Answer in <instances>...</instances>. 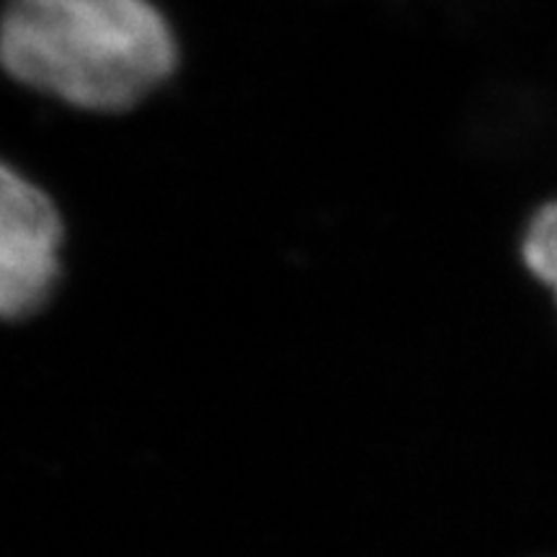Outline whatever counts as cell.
Listing matches in <instances>:
<instances>
[{
    "label": "cell",
    "instance_id": "6da1fadb",
    "mask_svg": "<svg viewBox=\"0 0 557 557\" xmlns=\"http://www.w3.org/2000/svg\"><path fill=\"white\" fill-rule=\"evenodd\" d=\"M3 62L70 107L124 111L171 78L178 50L150 0H9Z\"/></svg>",
    "mask_w": 557,
    "mask_h": 557
},
{
    "label": "cell",
    "instance_id": "7a4b0ae2",
    "mask_svg": "<svg viewBox=\"0 0 557 557\" xmlns=\"http://www.w3.org/2000/svg\"><path fill=\"white\" fill-rule=\"evenodd\" d=\"M62 222L52 199L11 165L0 186V310L24 320L58 287Z\"/></svg>",
    "mask_w": 557,
    "mask_h": 557
},
{
    "label": "cell",
    "instance_id": "3957f363",
    "mask_svg": "<svg viewBox=\"0 0 557 557\" xmlns=\"http://www.w3.org/2000/svg\"><path fill=\"white\" fill-rule=\"evenodd\" d=\"M521 256L527 269L540 278L557 299V201H549L529 222Z\"/></svg>",
    "mask_w": 557,
    "mask_h": 557
}]
</instances>
